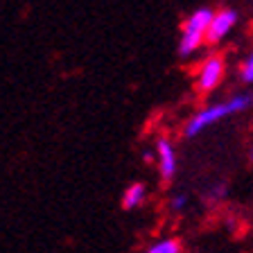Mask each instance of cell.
I'll list each match as a JSON object with an SVG mask.
<instances>
[{
	"mask_svg": "<svg viewBox=\"0 0 253 253\" xmlns=\"http://www.w3.org/2000/svg\"><path fill=\"white\" fill-rule=\"evenodd\" d=\"M168 208L172 215H183V212L188 211V197H185L183 192H174L168 201Z\"/></svg>",
	"mask_w": 253,
	"mask_h": 253,
	"instance_id": "9c48e42d",
	"label": "cell"
},
{
	"mask_svg": "<svg viewBox=\"0 0 253 253\" xmlns=\"http://www.w3.org/2000/svg\"><path fill=\"white\" fill-rule=\"evenodd\" d=\"M142 253H185V247L179 235H161L154 237L152 242L142 249Z\"/></svg>",
	"mask_w": 253,
	"mask_h": 253,
	"instance_id": "52a82bcc",
	"label": "cell"
},
{
	"mask_svg": "<svg viewBox=\"0 0 253 253\" xmlns=\"http://www.w3.org/2000/svg\"><path fill=\"white\" fill-rule=\"evenodd\" d=\"M226 77V59L221 54L212 52L199 63L197 68V75H195V88L199 90L201 95H208L212 90H217L221 86Z\"/></svg>",
	"mask_w": 253,
	"mask_h": 253,
	"instance_id": "3957f363",
	"label": "cell"
},
{
	"mask_svg": "<svg viewBox=\"0 0 253 253\" xmlns=\"http://www.w3.org/2000/svg\"><path fill=\"white\" fill-rule=\"evenodd\" d=\"M253 106V93L251 90H240V93H233L228 97L219 102H211V104L197 109L192 116L185 120L183 125V136L185 138H199L201 133L211 131L212 126H217L219 122L228 120V118H235L240 113H247Z\"/></svg>",
	"mask_w": 253,
	"mask_h": 253,
	"instance_id": "6da1fadb",
	"label": "cell"
},
{
	"mask_svg": "<svg viewBox=\"0 0 253 253\" xmlns=\"http://www.w3.org/2000/svg\"><path fill=\"white\" fill-rule=\"evenodd\" d=\"M212 16H215L212 7H197L181 23L179 41H176V52H179L181 59L195 57L206 45V37H208V27H211Z\"/></svg>",
	"mask_w": 253,
	"mask_h": 253,
	"instance_id": "7a4b0ae2",
	"label": "cell"
},
{
	"mask_svg": "<svg viewBox=\"0 0 253 253\" xmlns=\"http://www.w3.org/2000/svg\"><path fill=\"white\" fill-rule=\"evenodd\" d=\"M240 82L244 86H253V50L240 63Z\"/></svg>",
	"mask_w": 253,
	"mask_h": 253,
	"instance_id": "ba28073f",
	"label": "cell"
},
{
	"mask_svg": "<svg viewBox=\"0 0 253 253\" xmlns=\"http://www.w3.org/2000/svg\"><path fill=\"white\" fill-rule=\"evenodd\" d=\"M145 201H147V185L142 181H133V183H129L122 190L120 206L125 211H138V208L145 206Z\"/></svg>",
	"mask_w": 253,
	"mask_h": 253,
	"instance_id": "8992f818",
	"label": "cell"
},
{
	"mask_svg": "<svg viewBox=\"0 0 253 253\" xmlns=\"http://www.w3.org/2000/svg\"><path fill=\"white\" fill-rule=\"evenodd\" d=\"M154 163H156V169L165 183L172 181L179 172V152L168 136L156 138V142H154Z\"/></svg>",
	"mask_w": 253,
	"mask_h": 253,
	"instance_id": "277c9868",
	"label": "cell"
},
{
	"mask_svg": "<svg viewBox=\"0 0 253 253\" xmlns=\"http://www.w3.org/2000/svg\"><path fill=\"white\" fill-rule=\"evenodd\" d=\"M240 16L233 7H221V9H215V16L211 21V27H208V37H206V45H219L224 39L235 30Z\"/></svg>",
	"mask_w": 253,
	"mask_h": 253,
	"instance_id": "5b68a950",
	"label": "cell"
},
{
	"mask_svg": "<svg viewBox=\"0 0 253 253\" xmlns=\"http://www.w3.org/2000/svg\"><path fill=\"white\" fill-rule=\"evenodd\" d=\"M249 161H251V163H253V145H251V147H249Z\"/></svg>",
	"mask_w": 253,
	"mask_h": 253,
	"instance_id": "30bf717a",
	"label": "cell"
}]
</instances>
